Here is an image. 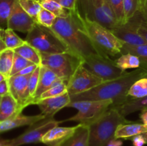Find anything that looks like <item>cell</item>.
I'll return each mask as SVG.
<instances>
[{
  "mask_svg": "<svg viewBox=\"0 0 147 146\" xmlns=\"http://www.w3.org/2000/svg\"><path fill=\"white\" fill-rule=\"evenodd\" d=\"M146 77V70L138 68L114 80L103 82L90 90L80 94L70 95L71 102L81 100H109L113 101L112 105H116L127 100L130 87L138 80Z\"/></svg>",
  "mask_w": 147,
  "mask_h": 146,
  "instance_id": "6da1fadb",
  "label": "cell"
},
{
  "mask_svg": "<svg viewBox=\"0 0 147 146\" xmlns=\"http://www.w3.org/2000/svg\"><path fill=\"white\" fill-rule=\"evenodd\" d=\"M51 29L60 36L73 52L83 59L91 54L106 55L99 51L81 29L76 9L72 11L67 17H57Z\"/></svg>",
  "mask_w": 147,
  "mask_h": 146,
  "instance_id": "7a4b0ae2",
  "label": "cell"
},
{
  "mask_svg": "<svg viewBox=\"0 0 147 146\" xmlns=\"http://www.w3.org/2000/svg\"><path fill=\"white\" fill-rule=\"evenodd\" d=\"M76 13L81 29L100 52L109 57L121 55L125 42L116 37L108 28L96 21L82 17L77 9Z\"/></svg>",
  "mask_w": 147,
  "mask_h": 146,
  "instance_id": "3957f363",
  "label": "cell"
},
{
  "mask_svg": "<svg viewBox=\"0 0 147 146\" xmlns=\"http://www.w3.org/2000/svg\"><path fill=\"white\" fill-rule=\"evenodd\" d=\"M128 121L115 107L111 106L101 117L88 125V146H107L115 138L118 127Z\"/></svg>",
  "mask_w": 147,
  "mask_h": 146,
  "instance_id": "277c9868",
  "label": "cell"
},
{
  "mask_svg": "<svg viewBox=\"0 0 147 146\" xmlns=\"http://www.w3.org/2000/svg\"><path fill=\"white\" fill-rule=\"evenodd\" d=\"M25 41L40 53L73 52L69 46L51 28L42 26L37 22L27 33Z\"/></svg>",
  "mask_w": 147,
  "mask_h": 146,
  "instance_id": "5b68a950",
  "label": "cell"
},
{
  "mask_svg": "<svg viewBox=\"0 0 147 146\" xmlns=\"http://www.w3.org/2000/svg\"><path fill=\"white\" fill-rule=\"evenodd\" d=\"M76 9L82 17L110 30L119 26L109 0H77Z\"/></svg>",
  "mask_w": 147,
  "mask_h": 146,
  "instance_id": "8992f818",
  "label": "cell"
},
{
  "mask_svg": "<svg viewBox=\"0 0 147 146\" xmlns=\"http://www.w3.org/2000/svg\"><path fill=\"white\" fill-rule=\"evenodd\" d=\"M40 54L41 65L51 70L67 83L78 67L83 63V58L74 52Z\"/></svg>",
  "mask_w": 147,
  "mask_h": 146,
  "instance_id": "52a82bcc",
  "label": "cell"
},
{
  "mask_svg": "<svg viewBox=\"0 0 147 146\" xmlns=\"http://www.w3.org/2000/svg\"><path fill=\"white\" fill-rule=\"evenodd\" d=\"M113 104V101L111 100L70 102L67 107L76 108L78 113L73 117L62 121L78 122L80 124L89 125L107 112Z\"/></svg>",
  "mask_w": 147,
  "mask_h": 146,
  "instance_id": "ba28073f",
  "label": "cell"
},
{
  "mask_svg": "<svg viewBox=\"0 0 147 146\" xmlns=\"http://www.w3.org/2000/svg\"><path fill=\"white\" fill-rule=\"evenodd\" d=\"M83 64L93 74L100 77L103 82L114 80L126 72L119 68L115 60L109 56L101 54H91L84 57Z\"/></svg>",
  "mask_w": 147,
  "mask_h": 146,
  "instance_id": "9c48e42d",
  "label": "cell"
},
{
  "mask_svg": "<svg viewBox=\"0 0 147 146\" xmlns=\"http://www.w3.org/2000/svg\"><path fill=\"white\" fill-rule=\"evenodd\" d=\"M63 121H57L54 117H46L30 126L24 133L18 137L10 140L9 146H21L23 145L42 143V137L49 130L58 126Z\"/></svg>",
  "mask_w": 147,
  "mask_h": 146,
  "instance_id": "30bf717a",
  "label": "cell"
},
{
  "mask_svg": "<svg viewBox=\"0 0 147 146\" xmlns=\"http://www.w3.org/2000/svg\"><path fill=\"white\" fill-rule=\"evenodd\" d=\"M103 82L82 63L67 82V92L70 95L80 94L93 89Z\"/></svg>",
  "mask_w": 147,
  "mask_h": 146,
  "instance_id": "8fae6325",
  "label": "cell"
},
{
  "mask_svg": "<svg viewBox=\"0 0 147 146\" xmlns=\"http://www.w3.org/2000/svg\"><path fill=\"white\" fill-rule=\"evenodd\" d=\"M144 20L145 19L142 13L138 11L127 22L119 25L111 31L119 40L129 45L139 46L147 44V42L138 33L139 26Z\"/></svg>",
  "mask_w": 147,
  "mask_h": 146,
  "instance_id": "7c38bea8",
  "label": "cell"
},
{
  "mask_svg": "<svg viewBox=\"0 0 147 146\" xmlns=\"http://www.w3.org/2000/svg\"><path fill=\"white\" fill-rule=\"evenodd\" d=\"M30 75H13L8 79L9 93L22 108L34 104L28 88Z\"/></svg>",
  "mask_w": 147,
  "mask_h": 146,
  "instance_id": "4fadbf2b",
  "label": "cell"
},
{
  "mask_svg": "<svg viewBox=\"0 0 147 146\" xmlns=\"http://www.w3.org/2000/svg\"><path fill=\"white\" fill-rule=\"evenodd\" d=\"M35 23V20L22 8L18 0H16L7 21V28L11 29L14 31L28 33L32 29Z\"/></svg>",
  "mask_w": 147,
  "mask_h": 146,
  "instance_id": "5bb4252c",
  "label": "cell"
},
{
  "mask_svg": "<svg viewBox=\"0 0 147 146\" xmlns=\"http://www.w3.org/2000/svg\"><path fill=\"white\" fill-rule=\"evenodd\" d=\"M70 102V95L67 92L56 97L40 99L35 104L38 105L41 110V114L45 116V117H53L61 109L67 107Z\"/></svg>",
  "mask_w": 147,
  "mask_h": 146,
  "instance_id": "9a60e30c",
  "label": "cell"
},
{
  "mask_svg": "<svg viewBox=\"0 0 147 146\" xmlns=\"http://www.w3.org/2000/svg\"><path fill=\"white\" fill-rule=\"evenodd\" d=\"M79 124L73 127L56 126L43 136L42 143L47 146H61L74 134Z\"/></svg>",
  "mask_w": 147,
  "mask_h": 146,
  "instance_id": "2e32d148",
  "label": "cell"
},
{
  "mask_svg": "<svg viewBox=\"0 0 147 146\" xmlns=\"http://www.w3.org/2000/svg\"><path fill=\"white\" fill-rule=\"evenodd\" d=\"M62 81H64V80L60 78L54 72L52 71L45 66L40 65L38 85L36 90L35 95H34V104L38 101L39 99L45 92Z\"/></svg>",
  "mask_w": 147,
  "mask_h": 146,
  "instance_id": "e0dca14e",
  "label": "cell"
},
{
  "mask_svg": "<svg viewBox=\"0 0 147 146\" xmlns=\"http://www.w3.org/2000/svg\"><path fill=\"white\" fill-rule=\"evenodd\" d=\"M45 118H46L45 116L42 114L32 116L20 114L17 117L0 122V133H3L22 126H30Z\"/></svg>",
  "mask_w": 147,
  "mask_h": 146,
  "instance_id": "ac0fdd59",
  "label": "cell"
},
{
  "mask_svg": "<svg viewBox=\"0 0 147 146\" xmlns=\"http://www.w3.org/2000/svg\"><path fill=\"white\" fill-rule=\"evenodd\" d=\"M24 108L18 104L10 93L2 96L0 103V122L17 117Z\"/></svg>",
  "mask_w": 147,
  "mask_h": 146,
  "instance_id": "d6986e66",
  "label": "cell"
},
{
  "mask_svg": "<svg viewBox=\"0 0 147 146\" xmlns=\"http://www.w3.org/2000/svg\"><path fill=\"white\" fill-rule=\"evenodd\" d=\"M147 132V125L142 123L128 121L118 127L115 138L129 140L134 136Z\"/></svg>",
  "mask_w": 147,
  "mask_h": 146,
  "instance_id": "ffe728a7",
  "label": "cell"
},
{
  "mask_svg": "<svg viewBox=\"0 0 147 146\" xmlns=\"http://www.w3.org/2000/svg\"><path fill=\"white\" fill-rule=\"evenodd\" d=\"M115 107L123 117L143 109H147V96L140 99H132L127 97L123 102L116 105H111Z\"/></svg>",
  "mask_w": 147,
  "mask_h": 146,
  "instance_id": "44dd1931",
  "label": "cell"
},
{
  "mask_svg": "<svg viewBox=\"0 0 147 146\" xmlns=\"http://www.w3.org/2000/svg\"><path fill=\"white\" fill-rule=\"evenodd\" d=\"M89 126L79 123L74 134L61 146H88Z\"/></svg>",
  "mask_w": 147,
  "mask_h": 146,
  "instance_id": "7402d4cb",
  "label": "cell"
},
{
  "mask_svg": "<svg viewBox=\"0 0 147 146\" xmlns=\"http://www.w3.org/2000/svg\"><path fill=\"white\" fill-rule=\"evenodd\" d=\"M0 37L5 44L7 49L14 50V49L25 44L26 41L20 38L14 30L11 29H0Z\"/></svg>",
  "mask_w": 147,
  "mask_h": 146,
  "instance_id": "603a6c76",
  "label": "cell"
},
{
  "mask_svg": "<svg viewBox=\"0 0 147 146\" xmlns=\"http://www.w3.org/2000/svg\"><path fill=\"white\" fill-rule=\"evenodd\" d=\"M14 52L34 64L38 66L41 65V54L38 50H36L27 42H25V44L23 45L14 49Z\"/></svg>",
  "mask_w": 147,
  "mask_h": 146,
  "instance_id": "cb8c5ba5",
  "label": "cell"
},
{
  "mask_svg": "<svg viewBox=\"0 0 147 146\" xmlns=\"http://www.w3.org/2000/svg\"><path fill=\"white\" fill-rule=\"evenodd\" d=\"M115 61L119 68L126 72L129 69H138L141 67V61L139 57L131 53L121 54Z\"/></svg>",
  "mask_w": 147,
  "mask_h": 146,
  "instance_id": "d4e9b609",
  "label": "cell"
},
{
  "mask_svg": "<svg viewBox=\"0 0 147 146\" xmlns=\"http://www.w3.org/2000/svg\"><path fill=\"white\" fill-rule=\"evenodd\" d=\"M131 53L139 57L141 61V68L147 70V44L131 46L125 43L121 50V54Z\"/></svg>",
  "mask_w": 147,
  "mask_h": 146,
  "instance_id": "484cf974",
  "label": "cell"
},
{
  "mask_svg": "<svg viewBox=\"0 0 147 146\" xmlns=\"http://www.w3.org/2000/svg\"><path fill=\"white\" fill-rule=\"evenodd\" d=\"M14 50L7 49L0 53V73L7 79L11 77V72L14 62Z\"/></svg>",
  "mask_w": 147,
  "mask_h": 146,
  "instance_id": "4316f807",
  "label": "cell"
},
{
  "mask_svg": "<svg viewBox=\"0 0 147 146\" xmlns=\"http://www.w3.org/2000/svg\"><path fill=\"white\" fill-rule=\"evenodd\" d=\"M42 7L53 13L57 17H66L69 16L72 11L62 7L60 4L53 0H37Z\"/></svg>",
  "mask_w": 147,
  "mask_h": 146,
  "instance_id": "83f0119b",
  "label": "cell"
},
{
  "mask_svg": "<svg viewBox=\"0 0 147 146\" xmlns=\"http://www.w3.org/2000/svg\"><path fill=\"white\" fill-rule=\"evenodd\" d=\"M147 96V77H143L135 82L130 87L128 97L132 99H140Z\"/></svg>",
  "mask_w": 147,
  "mask_h": 146,
  "instance_id": "f1b7e54d",
  "label": "cell"
},
{
  "mask_svg": "<svg viewBox=\"0 0 147 146\" xmlns=\"http://www.w3.org/2000/svg\"><path fill=\"white\" fill-rule=\"evenodd\" d=\"M15 1L16 0H0V29L7 27V21Z\"/></svg>",
  "mask_w": 147,
  "mask_h": 146,
  "instance_id": "f546056e",
  "label": "cell"
},
{
  "mask_svg": "<svg viewBox=\"0 0 147 146\" xmlns=\"http://www.w3.org/2000/svg\"><path fill=\"white\" fill-rule=\"evenodd\" d=\"M18 2L22 8L34 20L42 8L37 0H18Z\"/></svg>",
  "mask_w": 147,
  "mask_h": 146,
  "instance_id": "4dcf8cb0",
  "label": "cell"
},
{
  "mask_svg": "<svg viewBox=\"0 0 147 146\" xmlns=\"http://www.w3.org/2000/svg\"><path fill=\"white\" fill-rule=\"evenodd\" d=\"M109 1L119 25L125 24L126 20L123 0H109Z\"/></svg>",
  "mask_w": 147,
  "mask_h": 146,
  "instance_id": "1f68e13d",
  "label": "cell"
},
{
  "mask_svg": "<svg viewBox=\"0 0 147 146\" xmlns=\"http://www.w3.org/2000/svg\"><path fill=\"white\" fill-rule=\"evenodd\" d=\"M142 0H123L126 23L138 11H140Z\"/></svg>",
  "mask_w": 147,
  "mask_h": 146,
  "instance_id": "d6a6232c",
  "label": "cell"
},
{
  "mask_svg": "<svg viewBox=\"0 0 147 146\" xmlns=\"http://www.w3.org/2000/svg\"><path fill=\"white\" fill-rule=\"evenodd\" d=\"M56 18H57V17L53 13L49 11L48 10L42 8L39 14H37L35 21L40 25L51 28L54 24Z\"/></svg>",
  "mask_w": 147,
  "mask_h": 146,
  "instance_id": "836d02e7",
  "label": "cell"
},
{
  "mask_svg": "<svg viewBox=\"0 0 147 146\" xmlns=\"http://www.w3.org/2000/svg\"><path fill=\"white\" fill-rule=\"evenodd\" d=\"M67 92V82L65 81H62L60 82L57 83V84L52 87L51 88L49 89L46 92H45L42 94L41 95L40 99H45L48 98V97H56V96L61 95V94H65V93Z\"/></svg>",
  "mask_w": 147,
  "mask_h": 146,
  "instance_id": "e575fe53",
  "label": "cell"
},
{
  "mask_svg": "<svg viewBox=\"0 0 147 146\" xmlns=\"http://www.w3.org/2000/svg\"><path fill=\"white\" fill-rule=\"evenodd\" d=\"M32 64H35L29 61V60H26L24 57H22V56L19 55L18 54L14 52V62H13V67L11 72V76L15 75L19 72H20L23 69L25 68V67H28V66L32 65Z\"/></svg>",
  "mask_w": 147,
  "mask_h": 146,
  "instance_id": "d590c367",
  "label": "cell"
},
{
  "mask_svg": "<svg viewBox=\"0 0 147 146\" xmlns=\"http://www.w3.org/2000/svg\"><path fill=\"white\" fill-rule=\"evenodd\" d=\"M40 65L37 67L35 70L33 72L32 74L30 75V79H29L28 83V88L30 94L32 98L34 100V95H35L36 90H37V85H38L39 77H40Z\"/></svg>",
  "mask_w": 147,
  "mask_h": 146,
  "instance_id": "8d00e7d4",
  "label": "cell"
},
{
  "mask_svg": "<svg viewBox=\"0 0 147 146\" xmlns=\"http://www.w3.org/2000/svg\"><path fill=\"white\" fill-rule=\"evenodd\" d=\"M53 1H56L62 7L70 11H74L76 9L77 0H53Z\"/></svg>",
  "mask_w": 147,
  "mask_h": 146,
  "instance_id": "74e56055",
  "label": "cell"
},
{
  "mask_svg": "<svg viewBox=\"0 0 147 146\" xmlns=\"http://www.w3.org/2000/svg\"><path fill=\"white\" fill-rule=\"evenodd\" d=\"M131 140H132L134 146H144V145L146 144V140L142 134L134 136Z\"/></svg>",
  "mask_w": 147,
  "mask_h": 146,
  "instance_id": "f35d334b",
  "label": "cell"
},
{
  "mask_svg": "<svg viewBox=\"0 0 147 146\" xmlns=\"http://www.w3.org/2000/svg\"><path fill=\"white\" fill-rule=\"evenodd\" d=\"M37 67H38V65H37V64H32V65L28 66V67L23 69L22 70L19 72L15 75H30V74H32L33 72L37 69Z\"/></svg>",
  "mask_w": 147,
  "mask_h": 146,
  "instance_id": "ab89813d",
  "label": "cell"
},
{
  "mask_svg": "<svg viewBox=\"0 0 147 146\" xmlns=\"http://www.w3.org/2000/svg\"><path fill=\"white\" fill-rule=\"evenodd\" d=\"M138 33L144 40L147 42V23L146 20L143 21L138 29Z\"/></svg>",
  "mask_w": 147,
  "mask_h": 146,
  "instance_id": "60d3db41",
  "label": "cell"
},
{
  "mask_svg": "<svg viewBox=\"0 0 147 146\" xmlns=\"http://www.w3.org/2000/svg\"><path fill=\"white\" fill-rule=\"evenodd\" d=\"M8 93H9V81L7 79L0 82V96L2 97Z\"/></svg>",
  "mask_w": 147,
  "mask_h": 146,
  "instance_id": "b9f144b4",
  "label": "cell"
},
{
  "mask_svg": "<svg viewBox=\"0 0 147 146\" xmlns=\"http://www.w3.org/2000/svg\"><path fill=\"white\" fill-rule=\"evenodd\" d=\"M140 12L142 13L145 20L147 19V0H142Z\"/></svg>",
  "mask_w": 147,
  "mask_h": 146,
  "instance_id": "7bdbcfd3",
  "label": "cell"
},
{
  "mask_svg": "<svg viewBox=\"0 0 147 146\" xmlns=\"http://www.w3.org/2000/svg\"><path fill=\"white\" fill-rule=\"evenodd\" d=\"M123 145V141L121 139L113 138L108 143L107 146H122Z\"/></svg>",
  "mask_w": 147,
  "mask_h": 146,
  "instance_id": "ee69618b",
  "label": "cell"
},
{
  "mask_svg": "<svg viewBox=\"0 0 147 146\" xmlns=\"http://www.w3.org/2000/svg\"><path fill=\"white\" fill-rule=\"evenodd\" d=\"M139 117H140L142 123L147 125V109H143L141 110Z\"/></svg>",
  "mask_w": 147,
  "mask_h": 146,
  "instance_id": "f6af8a7d",
  "label": "cell"
},
{
  "mask_svg": "<svg viewBox=\"0 0 147 146\" xmlns=\"http://www.w3.org/2000/svg\"><path fill=\"white\" fill-rule=\"evenodd\" d=\"M10 140L0 138V146H9Z\"/></svg>",
  "mask_w": 147,
  "mask_h": 146,
  "instance_id": "bcb514c9",
  "label": "cell"
},
{
  "mask_svg": "<svg viewBox=\"0 0 147 146\" xmlns=\"http://www.w3.org/2000/svg\"><path fill=\"white\" fill-rule=\"evenodd\" d=\"M5 50H7V47H6L5 44H4V43L3 42L2 40H1V37H0V52L4 51Z\"/></svg>",
  "mask_w": 147,
  "mask_h": 146,
  "instance_id": "7dc6e473",
  "label": "cell"
},
{
  "mask_svg": "<svg viewBox=\"0 0 147 146\" xmlns=\"http://www.w3.org/2000/svg\"><path fill=\"white\" fill-rule=\"evenodd\" d=\"M7 80V77H6L4 74H2L1 73H0V82H1L4 81V80Z\"/></svg>",
  "mask_w": 147,
  "mask_h": 146,
  "instance_id": "c3c4849f",
  "label": "cell"
},
{
  "mask_svg": "<svg viewBox=\"0 0 147 146\" xmlns=\"http://www.w3.org/2000/svg\"><path fill=\"white\" fill-rule=\"evenodd\" d=\"M143 136H144V139H145V140H146V143L147 144V132L146 133H143Z\"/></svg>",
  "mask_w": 147,
  "mask_h": 146,
  "instance_id": "681fc988",
  "label": "cell"
},
{
  "mask_svg": "<svg viewBox=\"0 0 147 146\" xmlns=\"http://www.w3.org/2000/svg\"><path fill=\"white\" fill-rule=\"evenodd\" d=\"M1 97H1V96H0V103H1Z\"/></svg>",
  "mask_w": 147,
  "mask_h": 146,
  "instance_id": "f907efd6",
  "label": "cell"
},
{
  "mask_svg": "<svg viewBox=\"0 0 147 146\" xmlns=\"http://www.w3.org/2000/svg\"><path fill=\"white\" fill-rule=\"evenodd\" d=\"M146 70V77H147V70Z\"/></svg>",
  "mask_w": 147,
  "mask_h": 146,
  "instance_id": "816d5d0a",
  "label": "cell"
},
{
  "mask_svg": "<svg viewBox=\"0 0 147 146\" xmlns=\"http://www.w3.org/2000/svg\"><path fill=\"white\" fill-rule=\"evenodd\" d=\"M146 23H147V19H146Z\"/></svg>",
  "mask_w": 147,
  "mask_h": 146,
  "instance_id": "f5cc1de1",
  "label": "cell"
},
{
  "mask_svg": "<svg viewBox=\"0 0 147 146\" xmlns=\"http://www.w3.org/2000/svg\"><path fill=\"white\" fill-rule=\"evenodd\" d=\"M141 7H142V6H141Z\"/></svg>",
  "mask_w": 147,
  "mask_h": 146,
  "instance_id": "db71d44e",
  "label": "cell"
},
{
  "mask_svg": "<svg viewBox=\"0 0 147 146\" xmlns=\"http://www.w3.org/2000/svg\"><path fill=\"white\" fill-rule=\"evenodd\" d=\"M0 53H1V52H0Z\"/></svg>",
  "mask_w": 147,
  "mask_h": 146,
  "instance_id": "11a10c76",
  "label": "cell"
}]
</instances>
